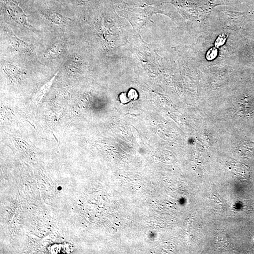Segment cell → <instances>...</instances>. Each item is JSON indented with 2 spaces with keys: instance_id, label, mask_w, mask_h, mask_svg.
Listing matches in <instances>:
<instances>
[{
  "instance_id": "ba28073f",
  "label": "cell",
  "mask_w": 254,
  "mask_h": 254,
  "mask_svg": "<svg viewBox=\"0 0 254 254\" xmlns=\"http://www.w3.org/2000/svg\"><path fill=\"white\" fill-rule=\"evenodd\" d=\"M119 99L120 102L123 104H126L129 103V102L131 101V100L128 98V95L125 93H122V94L120 95Z\"/></svg>"
},
{
  "instance_id": "6da1fadb",
  "label": "cell",
  "mask_w": 254,
  "mask_h": 254,
  "mask_svg": "<svg viewBox=\"0 0 254 254\" xmlns=\"http://www.w3.org/2000/svg\"><path fill=\"white\" fill-rule=\"evenodd\" d=\"M5 36L16 51L20 53H29L31 51V45L17 37L13 33L9 32H5Z\"/></svg>"
},
{
  "instance_id": "3957f363",
  "label": "cell",
  "mask_w": 254,
  "mask_h": 254,
  "mask_svg": "<svg viewBox=\"0 0 254 254\" xmlns=\"http://www.w3.org/2000/svg\"><path fill=\"white\" fill-rule=\"evenodd\" d=\"M63 51V46L60 42H57L50 47L45 54L47 59H51L58 56Z\"/></svg>"
},
{
  "instance_id": "277c9868",
  "label": "cell",
  "mask_w": 254,
  "mask_h": 254,
  "mask_svg": "<svg viewBox=\"0 0 254 254\" xmlns=\"http://www.w3.org/2000/svg\"><path fill=\"white\" fill-rule=\"evenodd\" d=\"M48 20L55 24L56 25L63 26L67 24L70 19L64 17L63 16L55 13H49L45 14Z\"/></svg>"
},
{
  "instance_id": "7c38bea8",
  "label": "cell",
  "mask_w": 254,
  "mask_h": 254,
  "mask_svg": "<svg viewBox=\"0 0 254 254\" xmlns=\"http://www.w3.org/2000/svg\"><path fill=\"white\" fill-rule=\"evenodd\" d=\"M57 189H58V190H61V189H62L61 187H58V188H57Z\"/></svg>"
},
{
  "instance_id": "8fae6325",
  "label": "cell",
  "mask_w": 254,
  "mask_h": 254,
  "mask_svg": "<svg viewBox=\"0 0 254 254\" xmlns=\"http://www.w3.org/2000/svg\"><path fill=\"white\" fill-rule=\"evenodd\" d=\"M52 133L53 137H54V138H55V139L56 140L57 142V144H58V145L59 146V142H58V139H57V138H56V137L55 135V134H54V133H53V132H52Z\"/></svg>"
},
{
  "instance_id": "52a82bcc",
  "label": "cell",
  "mask_w": 254,
  "mask_h": 254,
  "mask_svg": "<svg viewBox=\"0 0 254 254\" xmlns=\"http://www.w3.org/2000/svg\"><path fill=\"white\" fill-rule=\"evenodd\" d=\"M127 95L131 101V100H136L138 98V94L137 93L136 90L134 89L130 90Z\"/></svg>"
},
{
  "instance_id": "5b68a950",
  "label": "cell",
  "mask_w": 254,
  "mask_h": 254,
  "mask_svg": "<svg viewBox=\"0 0 254 254\" xmlns=\"http://www.w3.org/2000/svg\"><path fill=\"white\" fill-rule=\"evenodd\" d=\"M218 50L215 48L210 49L207 53L206 57L208 60H211L215 58L217 55Z\"/></svg>"
},
{
  "instance_id": "7a4b0ae2",
  "label": "cell",
  "mask_w": 254,
  "mask_h": 254,
  "mask_svg": "<svg viewBox=\"0 0 254 254\" xmlns=\"http://www.w3.org/2000/svg\"><path fill=\"white\" fill-rule=\"evenodd\" d=\"M240 113L246 116H250L254 113V98L251 97H244L238 103Z\"/></svg>"
},
{
  "instance_id": "8992f818",
  "label": "cell",
  "mask_w": 254,
  "mask_h": 254,
  "mask_svg": "<svg viewBox=\"0 0 254 254\" xmlns=\"http://www.w3.org/2000/svg\"><path fill=\"white\" fill-rule=\"evenodd\" d=\"M226 37L225 35H220L215 41V47H219L223 45L226 42Z\"/></svg>"
},
{
  "instance_id": "9c48e42d",
  "label": "cell",
  "mask_w": 254,
  "mask_h": 254,
  "mask_svg": "<svg viewBox=\"0 0 254 254\" xmlns=\"http://www.w3.org/2000/svg\"><path fill=\"white\" fill-rule=\"evenodd\" d=\"M213 198L214 200L215 201V202H216L217 204H220V205H222V201L220 200V199H219L217 196H216L215 195H214L213 196Z\"/></svg>"
},
{
  "instance_id": "30bf717a",
  "label": "cell",
  "mask_w": 254,
  "mask_h": 254,
  "mask_svg": "<svg viewBox=\"0 0 254 254\" xmlns=\"http://www.w3.org/2000/svg\"><path fill=\"white\" fill-rule=\"evenodd\" d=\"M23 122H28V123H29L31 125V126H33V127H34V128L35 129V130H36V131H37V130H36V129L35 127V126H34V125L33 124L31 123H30V122L29 121V120H24V121H23Z\"/></svg>"
}]
</instances>
